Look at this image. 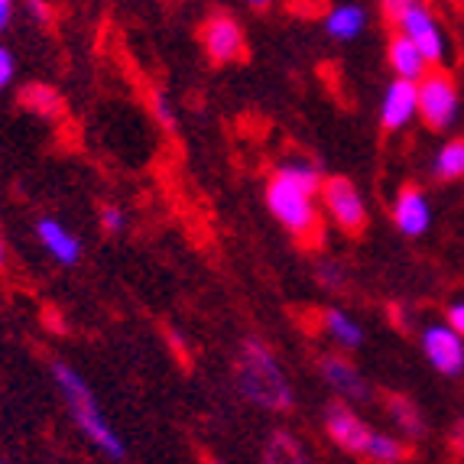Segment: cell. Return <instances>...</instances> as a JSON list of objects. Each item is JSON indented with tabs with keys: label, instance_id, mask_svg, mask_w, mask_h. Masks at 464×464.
Masks as SVG:
<instances>
[{
	"label": "cell",
	"instance_id": "cell-12",
	"mask_svg": "<svg viewBox=\"0 0 464 464\" xmlns=\"http://www.w3.org/2000/svg\"><path fill=\"white\" fill-rule=\"evenodd\" d=\"M387 65L396 78H406V82H419V78H426V72H429V59L419 53L416 43H412L410 36H402L400 30H396L387 43Z\"/></svg>",
	"mask_w": 464,
	"mask_h": 464
},
{
	"label": "cell",
	"instance_id": "cell-10",
	"mask_svg": "<svg viewBox=\"0 0 464 464\" xmlns=\"http://www.w3.org/2000/svg\"><path fill=\"white\" fill-rule=\"evenodd\" d=\"M412 117H419V82L393 78L380 101V127L387 133L402 130Z\"/></svg>",
	"mask_w": 464,
	"mask_h": 464
},
{
	"label": "cell",
	"instance_id": "cell-22",
	"mask_svg": "<svg viewBox=\"0 0 464 464\" xmlns=\"http://www.w3.org/2000/svg\"><path fill=\"white\" fill-rule=\"evenodd\" d=\"M264 464H305V458H302L295 439H289V435L279 432V435H273V441L266 445Z\"/></svg>",
	"mask_w": 464,
	"mask_h": 464
},
{
	"label": "cell",
	"instance_id": "cell-29",
	"mask_svg": "<svg viewBox=\"0 0 464 464\" xmlns=\"http://www.w3.org/2000/svg\"><path fill=\"white\" fill-rule=\"evenodd\" d=\"M14 14H16V0H0V36L10 30Z\"/></svg>",
	"mask_w": 464,
	"mask_h": 464
},
{
	"label": "cell",
	"instance_id": "cell-26",
	"mask_svg": "<svg viewBox=\"0 0 464 464\" xmlns=\"http://www.w3.org/2000/svg\"><path fill=\"white\" fill-rule=\"evenodd\" d=\"M124 225H127V218L117 205H104V208H101V227H104L108 234H121Z\"/></svg>",
	"mask_w": 464,
	"mask_h": 464
},
{
	"label": "cell",
	"instance_id": "cell-13",
	"mask_svg": "<svg viewBox=\"0 0 464 464\" xmlns=\"http://www.w3.org/2000/svg\"><path fill=\"white\" fill-rule=\"evenodd\" d=\"M322 377L328 380V387L338 390V396H348V400H367L371 396L367 380L361 377V371L351 364L348 357H338V354L322 357Z\"/></svg>",
	"mask_w": 464,
	"mask_h": 464
},
{
	"label": "cell",
	"instance_id": "cell-21",
	"mask_svg": "<svg viewBox=\"0 0 464 464\" xmlns=\"http://www.w3.org/2000/svg\"><path fill=\"white\" fill-rule=\"evenodd\" d=\"M387 410H390V416H393L396 426L410 435V439H422V435H426V422H422L419 410L412 406L410 400H406V396H390Z\"/></svg>",
	"mask_w": 464,
	"mask_h": 464
},
{
	"label": "cell",
	"instance_id": "cell-15",
	"mask_svg": "<svg viewBox=\"0 0 464 464\" xmlns=\"http://www.w3.org/2000/svg\"><path fill=\"white\" fill-rule=\"evenodd\" d=\"M36 234H39V240H43V247H46L59 264H65V266L78 264V256H82V244H78L75 234L65 231L59 221L43 218V221L36 225Z\"/></svg>",
	"mask_w": 464,
	"mask_h": 464
},
{
	"label": "cell",
	"instance_id": "cell-25",
	"mask_svg": "<svg viewBox=\"0 0 464 464\" xmlns=\"http://www.w3.org/2000/svg\"><path fill=\"white\" fill-rule=\"evenodd\" d=\"M14 78H16V55L0 43V92L14 85Z\"/></svg>",
	"mask_w": 464,
	"mask_h": 464
},
{
	"label": "cell",
	"instance_id": "cell-5",
	"mask_svg": "<svg viewBox=\"0 0 464 464\" xmlns=\"http://www.w3.org/2000/svg\"><path fill=\"white\" fill-rule=\"evenodd\" d=\"M461 114V94L449 72H426L419 78V117L429 130H449Z\"/></svg>",
	"mask_w": 464,
	"mask_h": 464
},
{
	"label": "cell",
	"instance_id": "cell-32",
	"mask_svg": "<svg viewBox=\"0 0 464 464\" xmlns=\"http://www.w3.org/2000/svg\"><path fill=\"white\" fill-rule=\"evenodd\" d=\"M380 4H383V10H387V14H390V10H393L396 4H400V0H380Z\"/></svg>",
	"mask_w": 464,
	"mask_h": 464
},
{
	"label": "cell",
	"instance_id": "cell-6",
	"mask_svg": "<svg viewBox=\"0 0 464 464\" xmlns=\"http://www.w3.org/2000/svg\"><path fill=\"white\" fill-rule=\"evenodd\" d=\"M201 49L208 55V63L231 65L247 53V33H244L237 16L221 10V14H211L201 24Z\"/></svg>",
	"mask_w": 464,
	"mask_h": 464
},
{
	"label": "cell",
	"instance_id": "cell-2",
	"mask_svg": "<svg viewBox=\"0 0 464 464\" xmlns=\"http://www.w3.org/2000/svg\"><path fill=\"white\" fill-rule=\"evenodd\" d=\"M53 377H55V383H59V390H63L65 402H69V412H72V419H75V426L82 429L104 455L124 458V445H121L114 429L108 426V419L101 412L98 400H94V393L88 390V383L82 380V373L72 371L69 364L59 361V364H53Z\"/></svg>",
	"mask_w": 464,
	"mask_h": 464
},
{
	"label": "cell",
	"instance_id": "cell-27",
	"mask_svg": "<svg viewBox=\"0 0 464 464\" xmlns=\"http://www.w3.org/2000/svg\"><path fill=\"white\" fill-rule=\"evenodd\" d=\"M318 279H322V286L325 289H341V283H344V270H341V266L322 264L318 266Z\"/></svg>",
	"mask_w": 464,
	"mask_h": 464
},
{
	"label": "cell",
	"instance_id": "cell-23",
	"mask_svg": "<svg viewBox=\"0 0 464 464\" xmlns=\"http://www.w3.org/2000/svg\"><path fill=\"white\" fill-rule=\"evenodd\" d=\"M150 111H153L156 124L163 127V130H176V111H172L169 98H166L163 92H153V98H150Z\"/></svg>",
	"mask_w": 464,
	"mask_h": 464
},
{
	"label": "cell",
	"instance_id": "cell-30",
	"mask_svg": "<svg viewBox=\"0 0 464 464\" xmlns=\"http://www.w3.org/2000/svg\"><path fill=\"white\" fill-rule=\"evenodd\" d=\"M276 0H247V7H254V10H270Z\"/></svg>",
	"mask_w": 464,
	"mask_h": 464
},
{
	"label": "cell",
	"instance_id": "cell-20",
	"mask_svg": "<svg viewBox=\"0 0 464 464\" xmlns=\"http://www.w3.org/2000/svg\"><path fill=\"white\" fill-rule=\"evenodd\" d=\"M322 322H325V332L338 341L341 348H361V344H364V332H361V325H357V322H351L344 312L325 309Z\"/></svg>",
	"mask_w": 464,
	"mask_h": 464
},
{
	"label": "cell",
	"instance_id": "cell-9",
	"mask_svg": "<svg viewBox=\"0 0 464 464\" xmlns=\"http://www.w3.org/2000/svg\"><path fill=\"white\" fill-rule=\"evenodd\" d=\"M422 351H426L429 364L445 377H458L464 371V341L451 325L422 328Z\"/></svg>",
	"mask_w": 464,
	"mask_h": 464
},
{
	"label": "cell",
	"instance_id": "cell-16",
	"mask_svg": "<svg viewBox=\"0 0 464 464\" xmlns=\"http://www.w3.org/2000/svg\"><path fill=\"white\" fill-rule=\"evenodd\" d=\"M20 104H24L26 111H33V114L46 117V121H59L65 111L63 104V94L55 92L53 85H26L24 92H20Z\"/></svg>",
	"mask_w": 464,
	"mask_h": 464
},
{
	"label": "cell",
	"instance_id": "cell-24",
	"mask_svg": "<svg viewBox=\"0 0 464 464\" xmlns=\"http://www.w3.org/2000/svg\"><path fill=\"white\" fill-rule=\"evenodd\" d=\"M26 16H30L33 24L49 26V24H53V16H55L53 0H26Z\"/></svg>",
	"mask_w": 464,
	"mask_h": 464
},
{
	"label": "cell",
	"instance_id": "cell-14",
	"mask_svg": "<svg viewBox=\"0 0 464 464\" xmlns=\"http://www.w3.org/2000/svg\"><path fill=\"white\" fill-rule=\"evenodd\" d=\"M393 221H396V227H400L402 234H410V237L426 234V227H429V201L416 186H402L400 188V195H396V201H393Z\"/></svg>",
	"mask_w": 464,
	"mask_h": 464
},
{
	"label": "cell",
	"instance_id": "cell-3",
	"mask_svg": "<svg viewBox=\"0 0 464 464\" xmlns=\"http://www.w3.org/2000/svg\"><path fill=\"white\" fill-rule=\"evenodd\" d=\"M266 208L305 247H318L322 244V215H318L315 195L312 192L293 186L286 179L273 176L270 186H266Z\"/></svg>",
	"mask_w": 464,
	"mask_h": 464
},
{
	"label": "cell",
	"instance_id": "cell-11",
	"mask_svg": "<svg viewBox=\"0 0 464 464\" xmlns=\"http://www.w3.org/2000/svg\"><path fill=\"white\" fill-rule=\"evenodd\" d=\"M371 16H367L364 4L357 0H344V4H334L325 14V33L334 39V43H354V39L364 36Z\"/></svg>",
	"mask_w": 464,
	"mask_h": 464
},
{
	"label": "cell",
	"instance_id": "cell-18",
	"mask_svg": "<svg viewBox=\"0 0 464 464\" xmlns=\"http://www.w3.org/2000/svg\"><path fill=\"white\" fill-rule=\"evenodd\" d=\"M410 445L400 439H393V435H380L373 432L371 441H367V451L364 458L371 464H402V461H410Z\"/></svg>",
	"mask_w": 464,
	"mask_h": 464
},
{
	"label": "cell",
	"instance_id": "cell-31",
	"mask_svg": "<svg viewBox=\"0 0 464 464\" xmlns=\"http://www.w3.org/2000/svg\"><path fill=\"white\" fill-rule=\"evenodd\" d=\"M455 441H458V449H464V419L458 422V429H455Z\"/></svg>",
	"mask_w": 464,
	"mask_h": 464
},
{
	"label": "cell",
	"instance_id": "cell-28",
	"mask_svg": "<svg viewBox=\"0 0 464 464\" xmlns=\"http://www.w3.org/2000/svg\"><path fill=\"white\" fill-rule=\"evenodd\" d=\"M449 325L464 338V299H455L449 305Z\"/></svg>",
	"mask_w": 464,
	"mask_h": 464
},
{
	"label": "cell",
	"instance_id": "cell-7",
	"mask_svg": "<svg viewBox=\"0 0 464 464\" xmlns=\"http://www.w3.org/2000/svg\"><path fill=\"white\" fill-rule=\"evenodd\" d=\"M322 201L325 211L334 225L344 234H361L367 227V208L361 192L354 188V182L344 176H332L322 182Z\"/></svg>",
	"mask_w": 464,
	"mask_h": 464
},
{
	"label": "cell",
	"instance_id": "cell-17",
	"mask_svg": "<svg viewBox=\"0 0 464 464\" xmlns=\"http://www.w3.org/2000/svg\"><path fill=\"white\" fill-rule=\"evenodd\" d=\"M273 176L286 179V182H293V186L305 188V192L318 195L322 192V172H318V166L312 163V160H299V156H293V160H286V163H279V169L273 172Z\"/></svg>",
	"mask_w": 464,
	"mask_h": 464
},
{
	"label": "cell",
	"instance_id": "cell-8",
	"mask_svg": "<svg viewBox=\"0 0 464 464\" xmlns=\"http://www.w3.org/2000/svg\"><path fill=\"white\" fill-rule=\"evenodd\" d=\"M325 429H328V439H332L341 451L364 458L367 441H371L373 429L367 426L364 419L357 416L354 410H351L348 402H328L325 406Z\"/></svg>",
	"mask_w": 464,
	"mask_h": 464
},
{
	"label": "cell",
	"instance_id": "cell-19",
	"mask_svg": "<svg viewBox=\"0 0 464 464\" xmlns=\"http://www.w3.org/2000/svg\"><path fill=\"white\" fill-rule=\"evenodd\" d=\"M432 172H435L439 182H455V179H464V137L449 140V143L435 153Z\"/></svg>",
	"mask_w": 464,
	"mask_h": 464
},
{
	"label": "cell",
	"instance_id": "cell-4",
	"mask_svg": "<svg viewBox=\"0 0 464 464\" xmlns=\"http://www.w3.org/2000/svg\"><path fill=\"white\" fill-rule=\"evenodd\" d=\"M390 16H393L396 30L416 43L419 53L429 59V65L445 63L449 39H445V30H441V20L432 14V7H429L426 0H400V4L390 10Z\"/></svg>",
	"mask_w": 464,
	"mask_h": 464
},
{
	"label": "cell",
	"instance_id": "cell-33",
	"mask_svg": "<svg viewBox=\"0 0 464 464\" xmlns=\"http://www.w3.org/2000/svg\"><path fill=\"white\" fill-rule=\"evenodd\" d=\"M0 264H4V237H0Z\"/></svg>",
	"mask_w": 464,
	"mask_h": 464
},
{
	"label": "cell",
	"instance_id": "cell-1",
	"mask_svg": "<svg viewBox=\"0 0 464 464\" xmlns=\"http://www.w3.org/2000/svg\"><path fill=\"white\" fill-rule=\"evenodd\" d=\"M237 387L250 402L264 406L270 412H286L293 406L286 373L279 371V361L264 341H244L237 357Z\"/></svg>",
	"mask_w": 464,
	"mask_h": 464
},
{
	"label": "cell",
	"instance_id": "cell-34",
	"mask_svg": "<svg viewBox=\"0 0 464 464\" xmlns=\"http://www.w3.org/2000/svg\"><path fill=\"white\" fill-rule=\"evenodd\" d=\"M461 4H464V0H461Z\"/></svg>",
	"mask_w": 464,
	"mask_h": 464
}]
</instances>
